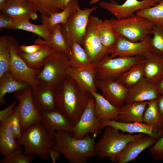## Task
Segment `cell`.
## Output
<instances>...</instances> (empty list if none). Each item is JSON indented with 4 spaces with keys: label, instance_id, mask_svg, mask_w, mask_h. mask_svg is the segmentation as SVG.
Returning a JSON list of instances; mask_svg holds the SVG:
<instances>
[{
    "label": "cell",
    "instance_id": "obj_1",
    "mask_svg": "<svg viewBox=\"0 0 163 163\" xmlns=\"http://www.w3.org/2000/svg\"><path fill=\"white\" fill-rule=\"evenodd\" d=\"M54 94L57 109L69 118L74 126L85 109L91 94L81 88L68 75L55 88Z\"/></svg>",
    "mask_w": 163,
    "mask_h": 163
},
{
    "label": "cell",
    "instance_id": "obj_2",
    "mask_svg": "<svg viewBox=\"0 0 163 163\" xmlns=\"http://www.w3.org/2000/svg\"><path fill=\"white\" fill-rule=\"evenodd\" d=\"M52 148L71 163H85L96 155L95 138L88 134L82 139H78L72 133L58 130L55 133Z\"/></svg>",
    "mask_w": 163,
    "mask_h": 163
},
{
    "label": "cell",
    "instance_id": "obj_3",
    "mask_svg": "<svg viewBox=\"0 0 163 163\" xmlns=\"http://www.w3.org/2000/svg\"><path fill=\"white\" fill-rule=\"evenodd\" d=\"M17 140L24 147V154L35 155L44 160L49 159V151L54 144V137L49 134L42 122L28 127Z\"/></svg>",
    "mask_w": 163,
    "mask_h": 163
},
{
    "label": "cell",
    "instance_id": "obj_4",
    "mask_svg": "<svg viewBox=\"0 0 163 163\" xmlns=\"http://www.w3.org/2000/svg\"><path fill=\"white\" fill-rule=\"evenodd\" d=\"M145 135L125 134L112 127L106 126L102 137L95 143L96 155L99 159L108 158L112 162H117L118 156L128 142Z\"/></svg>",
    "mask_w": 163,
    "mask_h": 163
},
{
    "label": "cell",
    "instance_id": "obj_5",
    "mask_svg": "<svg viewBox=\"0 0 163 163\" xmlns=\"http://www.w3.org/2000/svg\"><path fill=\"white\" fill-rule=\"evenodd\" d=\"M42 67L37 76L40 85L54 89L69 75V58L56 51L46 58Z\"/></svg>",
    "mask_w": 163,
    "mask_h": 163
},
{
    "label": "cell",
    "instance_id": "obj_6",
    "mask_svg": "<svg viewBox=\"0 0 163 163\" xmlns=\"http://www.w3.org/2000/svg\"><path fill=\"white\" fill-rule=\"evenodd\" d=\"M110 20L120 36L134 42L142 41L148 36L153 34V28L155 24L145 18L136 14L131 17L120 19Z\"/></svg>",
    "mask_w": 163,
    "mask_h": 163
},
{
    "label": "cell",
    "instance_id": "obj_7",
    "mask_svg": "<svg viewBox=\"0 0 163 163\" xmlns=\"http://www.w3.org/2000/svg\"><path fill=\"white\" fill-rule=\"evenodd\" d=\"M8 44L11 56L9 71L16 79L27 83L32 89L38 87L40 84L37 76L41 70L32 69L27 64L18 53V43L11 35L8 36Z\"/></svg>",
    "mask_w": 163,
    "mask_h": 163
},
{
    "label": "cell",
    "instance_id": "obj_8",
    "mask_svg": "<svg viewBox=\"0 0 163 163\" xmlns=\"http://www.w3.org/2000/svg\"><path fill=\"white\" fill-rule=\"evenodd\" d=\"M144 59L142 56L113 58L109 56L95 65L96 79L116 80L132 66Z\"/></svg>",
    "mask_w": 163,
    "mask_h": 163
},
{
    "label": "cell",
    "instance_id": "obj_9",
    "mask_svg": "<svg viewBox=\"0 0 163 163\" xmlns=\"http://www.w3.org/2000/svg\"><path fill=\"white\" fill-rule=\"evenodd\" d=\"M102 21L94 16H90L82 45L92 64L96 65L109 56V50L101 42L97 32Z\"/></svg>",
    "mask_w": 163,
    "mask_h": 163
},
{
    "label": "cell",
    "instance_id": "obj_10",
    "mask_svg": "<svg viewBox=\"0 0 163 163\" xmlns=\"http://www.w3.org/2000/svg\"><path fill=\"white\" fill-rule=\"evenodd\" d=\"M98 8H80L65 24H61L62 34L70 48L74 42L82 45L90 14Z\"/></svg>",
    "mask_w": 163,
    "mask_h": 163
},
{
    "label": "cell",
    "instance_id": "obj_11",
    "mask_svg": "<svg viewBox=\"0 0 163 163\" xmlns=\"http://www.w3.org/2000/svg\"><path fill=\"white\" fill-rule=\"evenodd\" d=\"M32 93V88L29 86L14 94L19 101L14 108L19 116L22 132L31 125L42 121L41 114L34 104Z\"/></svg>",
    "mask_w": 163,
    "mask_h": 163
},
{
    "label": "cell",
    "instance_id": "obj_12",
    "mask_svg": "<svg viewBox=\"0 0 163 163\" xmlns=\"http://www.w3.org/2000/svg\"><path fill=\"white\" fill-rule=\"evenodd\" d=\"M103 128L101 120L96 114L95 100L91 94L81 118L74 126L72 133L78 139H82L88 133L95 138Z\"/></svg>",
    "mask_w": 163,
    "mask_h": 163
},
{
    "label": "cell",
    "instance_id": "obj_13",
    "mask_svg": "<svg viewBox=\"0 0 163 163\" xmlns=\"http://www.w3.org/2000/svg\"><path fill=\"white\" fill-rule=\"evenodd\" d=\"M161 0H126L121 5L113 0L110 2L101 1L99 5L114 15L117 19H120L133 17L137 11L153 6Z\"/></svg>",
    "mask_w": 163,
    "mask_h": 163
},
{
    "label": "cell",
    "instance_id": "obj_14",
    "mask_svg": "<svg viewBox=\"0 0 163 163\" xmlns=\"http://www.w3.org/2000/svg\"><path fill=\"white\" fill-rule=\"evenodd\" d=\"M152 37L149 35L144 40L137 42L129 41L120 36L114 46L109 50L110 56L130 57L144 56L150 51V42Z\"/></svg>",
    "mask_w": 163,
    "mask_h": 163
},
{
    "label": "cell",
    "instance_id": "obj_15",
    "mask_svg": "<svg viewBox=\"0 0 163 163\" xmlns=\"http://www.w3.org/2000/svg\"><path fill=\"white\" fill-rule=\"evenodd\" d=\"M95 84L102 95L115 106L120 108L125 104L129 88L116 80L95 79Z\"/></svg>",
    "mask_w": 163,
    "mask_h": 163
},
{
    "label": "cell",
    "instance_id": "obj_16",
    "mask_svg": "<svg viewBox=\"0 0 163 163\" xmlns=\"http://www.w3.org/2000/svg\"><path fill=\"white\" fill-rule=\"evenodd\" d=\"M101 126L103 128L107 126L112 127L123 133H143L153 136L157 140L163 135V130L143 122L125 123L112 120L101 123Z\"/></svg>",
    "mask_w": 163,
    "mask_h": 163
},
{
    "label": "cell",
    "instance_id": "obj_17",
    "mask_svg": "<svg viewBox=\"0 0 163 163\" xmlns=\"http://www.w3.org/2000/svg\"><path fill=\"white\" fill-rule=\"evenodd\" d=\"M40 114L41 122L51 136L54 137L55 133L58 130L72 133L73 125L69 118L59 110H48Z\"/></svg>",
    "mask_w": 163,
    "mask_h": 163
},
{
    "label": "cell",
    "instance_id": "obj_18",
    "mask_svg": "<svg viewBox=\"0 0 163 163\" xmlns=\"http://www.w3.org/2000/svg\"><path fill=\"white\" fill-rule=\"evenodd\" d=\"M157 139L145 135L128 142L119 154L117 158L118 163H126L134 160L143 151L154 144Z\"/></svg>",
    "mask_w": 163,
    "mask_h": 163
},
{
    "label": "cell",
    "instance_id": "obj_19",
    "mask_svg": "<svg viewBox=\"0 0 163 163\" xmlns=\"http://www.w3.org/2000/svg\"><path fill=\"white\" fill-rule=\"evenodd\" d=\"M128 88L125 104L149 101L158 99L160 95L155 85L148 81L144 77L137 84Z\"/></svg>",
    "mask_w": 163,
    "mask_h": 163
},
{
    "label": "cell",
    "instance_id": "obj_20",
    "mask_svg": "<svg viewBox=\"0 0 163 163\" xmlns=\"http://www.w3.org/2000/svg\"><path fill=\"white\" fill-rule=\"evenodd\" d=\"M69 75L82 89L90 92L97 91L95 65L91 64L79 68L70 67Z\"/></svg>",
    "mask_w": 163,
    "mask_h": 163
},
{
    "label": "cell",
    "instance_id": "obj_21",
    "mask_svg": "<svg viewBox=\"0 0 163 163\" xmlns=\"http://www.w3.org/2000/svg\"><path fill=\"white\" fill-rule=\"evenodd\" d=\"M37 11L27 0H8L1 11L15 19L28 20L36 19Z\"/></svg>",
    "mask_w": 163,
    "mask_h": 163
},
{
    "label": "cell",
    "instance_id": "obj_22",
    "mask_svg": "<svg viewBox=\"0 0 163 163\" xmlns=\"http://www.w3.org/2000/svg\"><path fill=\"white\" fill-rule=\"evenodd\" d=\"M54 89L41 85L34 89H32L34 104L40 113L58 109L55 101Z\"/></svg>",
    "mask_w": 163,
    "mask_h": 163
},
{
    "label": "cell",
    "instance_id": "obj_23",
    "mask_svg": "<svg viewBox=\"0 0 163 163\" xmlns=\"http://www.w3.org/2000/svg\"><path fill=\"white\" fill-rule=\"evenodd\" d=\"M143 56L145 57L144 77L155 85L163 76V57L151 51Z\"/></svg>",
    "mask_w": 163,
    "mask_h": 163
},
{
    "label": "cell",
    "instance_id": "obj_24",
    "mask_svg": "<svg viewBox=\"0 0 163 163\" xmlns=\"http://www.w3.org/2000/svg\"><path fill=\"white\" fill-rule=\"evenodd\" d=\"M90 93L94 99L96 114L101 123L112 120L117 121L120 108L112 104L97 91Z\"/></svg>",
    "mask_w": 163,
    "mask_h": 163
},
{
    "label": "cell",
    "instance_id": "obj_25",
    "mask_svg": "<svg viewBox=\"0 0 163 163\" xmlns=\"http://www.w3.org/2000/svg\"><path fill=\"white\" fill-rule=\"evenodd\" d=\"M80 8L78 0H72L60 12L51 13L49 17L40 15L42 24L46 25L52 33L57 24H65L72 15Z\"/></svg>",
    "mask_w": 163,
    "mask_h": 163
},
{
    "label": "cell",
    "instance_id": "obj_26",
    "mask_svg": "<svg viewBox=\"0 0 163 163\" xmlns=\"http://www.w3.org/2000/svg\"><path fill=\"white\" fill-rule=\"evenodd\" d=\"M149 101L125 104L120 108L117 121L143 122L144 113Z\"/></svg>",
    "mask_w": 163,
    "mask_h": 163
},
{
    "label": "cell",
    "instance_id": "obj_27",
    "mask_svg": "<svg viewBox=\"0 0 163 163\" xmlns=\"http://www.w3.org/2000/svg\"><path fill=\"white\" fill-rule=\"evenodd\" d=\"M30 85L16 79L9 70L0 78V106L5 104L4 96L7 93H15L24 90Z\"/></svg>",
    "mask_w": 163,
    "mask_h": 163
},
{
    "label": "cell",
    "instance_id": "obj_28",
    "mask_svg": "<svg viewBox=\"0 0 163 163\" xmlns=\"http://www.w3.org/2000/svg\"><path fill=\"white\" fill-rule=\"evenodd\" d=\"M35 44L45 45L53 48L56 51L63 53L69 59L71 55V48L65 38L62 31V25L57 24L52 33L50 39L45 40L40 37L35 40Z\"/></svg>",
    "mask_w": 163,
    "mask_h": 163
},
{
    "label": "cell",
    "instance_id": "obj_29",
    "mask_svg": "<svg viewBox=\"0 0 163 163\" xmlns=\"http://www.w3.org/2000/svg\"><path fill=\"white\" fill-rule=\"evenodd\" d=\"M18 46V51L20 56L30 67L35 69H40L46 58L56 51L53 48L45 45L43 49L39 51L27 54L20 51Z\"/></svg>",
    "mask_w": 163,
    "mask_h": 163
},
{
    "label": "cell",
    "instance_id": "obj_30",
    "mask_svg": "<svg viewBox=\"0 0 163 163\" xmlns=\"http://www.w3.org/2000/svg\"><path fill=\"white\" fill-rule=\"evenodd\" d=\"M97 32L101 42L108 50L114 46L120 36L110 19L102 21L98 26Z\"/></svg>",
    "mask_w": 163,
    "mask_h": 163
},
{
    "label": "cell",
    "instance_id": "obj_31",
    "mask_svg": "<svg viewBox=\"0 0 163 163\" xmlns=\"http://www.w3.org/2000/svg\"><path fill=\"white\" fill-rule=\"evenodd\" d=\"M14 20L11 30L21 29L35 34L45 40L50 39L52 33L46 25L34 24L28 19Z\"/></svg>",
    "mask_w": 163,
    "mask_h": 163
},
{
    "label": "cell",
    "instance_id": "obj_32",
    "mask_svg": "<svg viewBox=\"0 0 163 163\" xmlns=\"http://www.w3.org/2000/svg\"><path fill=\"white\" fill-rule=\"evenodd\" d=\"M144 61L133 66L116 80L128 88L134 85L144 77Z\"/></svg>",
    "mask_w": 163,
    "mask_h": 163
},
{
    "label": "cell",
    "instance_id": "obj_33",
    "mask_svg": "<svg viewBox=\"0 0 163 163\" xmlns=\"http://www.w3.org/2000/svg\"><path fill=\"white\" fill-rule=\"evenodd\" d=\"M143 121L163 130V120L158 108V99L149 101L144 113Z\"/></svg>",
    "mask_w": 163,
    "mask_h": 163
},
{
    "label": "cell",
    "instance_id": "obj_34",
    "mask_svg": "<svg viewBox=\"0 0 163 163\" xmlns=\"http://www.w3.org/2000/svg\"><path fill=\"white\" fill-rule=\"evenodd\" d=\"M41 15L49 17L51 13L60 12L63 9L59 0H27Z\"/></svg>",
    "mask_w": 163,
    "mask_h": 163
},
{
    "label": "cell",
    "instance_id": "obj_35",
    "mask_svg": "<svg viewBox=\"0 0 163 163\" xmlns=\"http://www.w3.org/2000/svg\"><path fill=\"white\" fill-rule=\"evenodd\" d=\"M0 128L13 135L17 140L20 138L22 131L19 116L14 107L9 116L0 121Z\"/></svg>",
    "mask_w": 163,
    "mask_h": 163
},
{
    "label": "cell",
    "instance_id": "obj_36",
    "mask_svg": "<svg viewBox=\"0 0 163 163\" xmlns=\"http://www.w3.org/2000/svg\"><path fill=\"white\" fill-rule=\"evenodd\" d=\"M71 55L69 60L70 67L77 68L92 64L88 56L81 45L74 42L71 47Z\"/></svg>",
    "mask_w": 163,
    "mask_h": 163
},
{
    "label": "cell",
    "instance_id": "obj_37",
    "mask_svg": "<svg viewBox=\"0 0 163 163\" xmlns=\"http://www.w3.org/2000/svg\"><path fill=\"white\" fill-rule=\"evenodd\" d=\"M20 146L14 136L0 128V153L4 157L13 153Z\"/></svg>",
    "mask_w": 163,
    "mask_h": 163
},
{
    "label": "cell",
    "instance_id": "obj_38",
    "mask_svg": "<svg viewBox=\"0 0 163 163\" xmlns=\"http://www.w3.org/2000/svg\"><path fill=\"white\" fill-rule=\"evenodd\" d=\"M135 14L142 17L155 24L163 23V0L153 6L137 11Z\"/></svg>",
    "mask_w": 163,
    "mask_h": 163
},
{
    "label": "cell",
    "instance_id": "obj_39",
    "mask_svg": "<svg viewBox=\"0 0 163 163\" xmlns=\"http://www.w3.org/2000/svg\"><path fill=\"white\" fill-rule=\"evenodd\" d=\"M8 36L0 37V78L9 71L11 56L8 44Z\"/></svg>",
    "mask_w": 163,
    "mask_h": 163
},
{
    "label": "cell",
    "instance_id": "obj_40",
    "mask_svg": "<svg viewBox=\"0 0 163 163\" xmlns=\"http://www.w3.org/2000/svg\"><path fill=\"white\" fill-rule=\"evenodd\" d=\"M153 37L150 42V51L163 57V26L155 24L153 28Z\"/></svg>",
    "mask_w": 163,
    "mask_h": 163
},
{
    "label": "cell",
    "instance_id": "obj_41",
    "mask_svg": "<svg viewBox=\"0 0 163 163\" xmlns=\"http://www.w3.org/2000/svg\"><path fill=\"white\" fill-rule=\"evenodd\" d=\"M34 154L26 155L22 151L21 145L10 155L0 160L1 163H30L34 160Z\"/></svg>",
    "mask_w": 163,
    "mask_h": 163
},
{
    "label": "cell",
    "instance_id": "obj_42",
    "mask_svg": "<svg viewBox=\"0 0 163 163\" xmlns=\"http://www.w3.org/2000/svg\"><path fill=\"white\" fill-rule=\"evenodd\" d=\"M149 152L154 160H163V135L149 147Z\"/></svg>",
    "mask_w": 163,
    "mask_h": 163
},
{
    "label": "cell",
    "instance_id": "obj_43",
    "mask_svg": "<svg viewBox=\"0 0 163 163\" xmlns=\"http://www.w3.org/2000/svg\"><path fill=\"white\" fill-rule=\"evenodd\" d=\"M45 46V45L37 44L29 46L22 45H19L18 48L19 50L22 52L27 54H30L41 50Z\"/></svg>",
    "mask_w": 163,
    "mask_h": 163
},
{
    "label": "cell",
    "instance_id": "obj_44",
    "mask_svg": "<svg viewBox=\"0 0 163 163\" xmlns=\"http://www.w3.org/2000/svg\"><path fill=\"white\" fill-rule=\"evenodd\" d=\"M14 19L6 14L0 15V29L7 28L11 29L14 21Z\"/></svg>",
    "mask_w": 163,
    "mask_h": 163
},
{
    "label": "cell",
    "instance_id": "obj_45",
    "mask_svg": "<svg viewBox=\"0 0 163 163\" xmlns=\"http://www.w3.org/2000/svg\"><path fill=\"white\" fill-rule=\"evenodd\" d=\"M17 103V101H13L5 109L0 111V121L9 116L12 113L14 107Z\"/></svg>",
    "mask_w": 163,
    "mask_h": 163
},
{
    "label": "cell",
    "instance_id": "obj_46",
    "mask_svg": "<svg viewBox=\"0 0 163 163\" xmlns=\"http://www.w3.org/2000/svg\"><path fill=\"white\" fill-rule=\"evenodd\" d=\"M60 154L59 152L52 148L50 149L48 152L49 156L53 163H56V160L59 158Z\"/></svg>",
    "mask_w": 163,
    "mask_h": 163
},
{
    "label": "cell",
    "instance_id": "obj_47",
    "mask_svg": "<svg viewBox=\"0 0 163 163\" xmlns=\"http://www.w3.org/2000/svg\"><path fill=\"white\" fill-rule=\"evenodd\" d=\"M155 85L159 94H163V76L155 84Z\"/></svg>",
    "mask_w": 163,
    "mask_h": 163
},
{
    "label": "cell",
    "instance_id": "obj_48",
    "mask_svg": "<svg viewBox=\"0 0 163 163\" xmlns=\"http://www.w3.org/2000/svg\"><path fill=\"white\" fill-rule=\"evenodd\" d=\"M158 100V108L163 120V94L160 95Z\"/></svg>",
    "mask_w": 163,
    "mask_h": 163
},
{
    "label": "cell",
    "instance_id": "obj_49",
    "mask_svg": "<svg viewBox=\"0 0 163 163\" xmlns=\"http://www.w3.org/2000/svg\"><path fill=\"white\" fill-rule=\"evenodd\" d=\"M72 0H59V2L64 9Z\"/></svg>",
    "mask_w": 163,
    "mask_h": 163
},
{
    "label": "cell",
    "instance_id": "obj_50",
    "mask_svg": "<svg viewBox=\"0 0 163 163\" xmlns=\"http://www.w3.org/2000/svg\"><path fill=\"white\" fill-rule=\"evenodd\" d=\"M8 0H0V10H2Z\"/></svg>",
    "mask_w": 163,
    "mask_h": 163
},
{
    "label": "cell",
    "instance_id": "obj_51",
    "mask_svg": "<svg viewBox=\"0 0 163 163\" xmlns=\"http://www.w3.org/2000/svg\"><path fill=\"white\" fill-rule=\"evenodd\" d=\"M101 0H91L89 2V4L90 5L94 4L99 2Z\"/></svg>",
    "mask_w": 163,
    "mask_h": 163
},
{
    "label": "cell",
    "instance_id": "obj_52",
    "mask_svg": "<svg viewBox=\"0 0 163 163\" xmlns=\"http://www.w3.org/2000/svg\"><path fill=\"white\" fill-rule=\"evenodd\" d=\"M163 26V23L161 24Z\"/></svg>",
    "mask_w": 163,
    "mask_h": 163
}]
</instances>
